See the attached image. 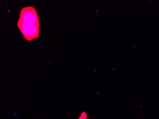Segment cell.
Here are the masks:
<instances>
[{
    "instance_id": "6da1fadb",
    "label": "cell",
    "mask_w": 159,
    "mask_h": 119,
    "mask_svg": "<svg viewBox=\"0 0 159 119\" xmlns=\"http://www.w3.org/2000/svg\"><path fill=\"white\" fill-rule=\"evenodd\" d=\"M19 21L26 24L40 26L38 14L33 6H27L21 9Z\"/></svg>"
},
{
    "instance_id": "7a4b0ae2",
    "label": "cell",
    "mask_w": 159,
    "mask_h": 119,
    "mask_svg": "<svg viewBox=\"0 0 159 119\" xmlns=\"http://www.w3.org/2000/svg\"><path fill=\"white\" fill-rule=\"evenodd\" d=\"M17 26L25 39L28 41H32L39 37L40 26L26 24L19 20Z\"/></svg>"
}]
</instances>
